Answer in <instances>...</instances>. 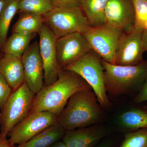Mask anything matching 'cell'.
I'll return each instance as SVG.
<instances>
[{
    "label": "cell",
    "mask_w": 147,
    "mask_h": 147,
    "mask_svg": "<svg viewBox=\"0 0 147 147\" xmlns=\"http://www.w3.org/2000/svg\"><path fill=\"white\" fill-rule=\"evenodd\" d=\"M92 90L78 74L61 69L57 79L52 85L44 86L36 94L30 114L48 111L59 117L71 96L77 92Z\"/></svg>",
    "instance_id": "cell-1"
},
{
    "label": "cell",
    "mask_w": 147,
    "mask_h": 147,
    "mask_svg": "<svg viewBox=\"0 0 147 147\" xmlns=\"http://www.w3.org/2000/svg\"><path fill=\"white\" fill-rule=\"evenodd\" d=\"M102 108L92 90L75 93L58 117V123L65 130H72L100 123L104 117Z\"/></svg>",
    "instance_id": "cell-2"
},
{
    "label": "cell",
    "mask_w": 147,
    "mask_h": 147,
    "mask_svg": "<svg viewBox=\"0 0 147 147\" xmlns=\"http://www.w3.org/2000/svg\"><path fill=\"white\" fill-rule=\"evenodd\" d=\"M104 87L112 96L129 94L140 90L147 76V61L136 65L119 66L102 59Z\"/></svg>",
    "instance_id": "cell-3"
},
{
    "label": "cell",
    "mask_w": 147,
    "mask_h": 147,
    "mask_svg": "<svg viewBox=\"0 0 147 147\" xmlns=\"http://www.w3.org/2000/svg\"><path fill=\"white\" fill-rule=\"evenodd\" d=\"M79 74L89 84L96 95L102 108H109L111 102L105 91L104 83V69L102 59L92 50L77 61L64 67Z\"/></svg>",
    "instance_id": "cell-4"
},
{
    "label": "cell",
    "mask_w": 147,
    "mask_h": 147,
    "mask_svg": "<svg viewBox=\"0 0 147 147\" xmlns=\"http://www.w3.org/2000/svg\"><path fill=\"white\" fill-rule=\"evenodd\" d=\"M36 94L24 82L12 91L0 113V134L7 137L9 132L30 114Z\"/></svg>",
    "instance_id": "cell-5"
},
{
    "label": "cell",
    "mask_w": 147,
    "mask_h": 147,
    "mask_svg": "<svg viewBox=\"0 0 147 147\" xmlns=\"http://www.w3.org/2000/svg\"><path fill=\"white\" fill-rule=\"evenodd\" d=\"M42 17L44 24L57 39L73 33H84L90 27L80 7H55Z\"/></svg>",
    "instance_id": "cell-6"
},
{
    "label": "cell",
    "mask_w": 147,
    "mask_h": 147,
    "mask_svg": "<svg viewBox=\"0 0 147 147\" xmlns=\"http://www.w3.org/2000/svg\"><path fill=\"white\" fill-rule=\"evenodd\" d=\"M124 32L107 24L89 27L83 33L93 51L102 60L115 65L116 53Z\"/></svg>",
    "instance_id": "cell-7"
},
{
    "label": "cell",
    "mask_w": 147,
    "mask_h": 147,
    "mask_svg": "<svg viewBox=\"0 0 147 147\" xmlns=\"http://www.w3.org/2000/svg\"><path fill=\"white\" fill-rule=\"evenodd\" d=\"M58 124V117L51 112L41 111L30 114L9 132V142L21 145L50 126Z\"/></svg>",
    "instance_id": "cell-8"
},
{
    "label": "cell",
    "mask_w": 147,
    "mask_h": 147,
    "mask_svg": "<svg viewBox=\"0 0 147 147\" xmlns=\"http://www.w3.org/2000/svg\"><path fill=\"white\" fill-rule=\"evenodd\" d=\"M58 65L61 69L77 61L92 50L84 35L75 32L56 40Z\"/></svg>",
    "instance_id": "cell-9"
},
{
    "label": "cell",
    "mask_w": 147,
    "mask_h": 147,
    "mask_svg": "<svg viewBox=\"0 0 147 147\" xmlns=\"http://www.w3.org/2000/svg\"><path fill=\"white\" fill-rule=\"evenodd\" d=\"M38 34L40 53L44 67V86L47 87L57 81L61 69L57 59V39L45 24Z\"/></svg>",
    "instance_id": "cell-10"
},
{
    "label": "cell",
    "mask_w": 147,
    "mask_h": 147,
    "mask_svg": "<svg viewBox=\"0 0 147 147\" xmlns=\"http://www.w3.org/2000/svg\"><path fill=\"white\" fill-rule=\"evenodd\" d=\"M21 59L25 82L31 91L36 94L44 87V67L37 41L29 45Z\"/></svg>",
    "instance_id": "cell-11"
},
{
    "label": "cell",
    "mask_w": 147,
    "mask_h": 147,
    "mask_svg": "<svg viewBox=\"0 0 147 147\" xmlns=\"http://www.w3.org/2000/svg\"><path fill=\"white\" fill-rule=\"evenodd\" d=\"M105 15L106 24L125 33L135 29V12L131 0H109Z\"/></svg>",
    "instance_id": "cell-12"
},
{
    "label": "cell",
    "mask_w": 147,
    "mask_h": 147,
    "mask_svg": "<svg viewBox=\"0 0 147 147\" xmlns=\"http://www.w3.org/2000/svg\"><path fill=\"white\" fill-rule=\"evenodd\" d=\"M144 30L135 29L121 38L115 59V65L119 66L136 65L144 61L142 33Z\"/></svg>",
    "instance_id": "cell-13"
},
{
    "label": "cell",
    "mask_w": 147,
    "mask_h": 147,
    "mask_svg": "<svg viewBox=\"0 0 147 147\" xmlns=\"http://www.w3.org/2000/svg\"><path fill=\"white\" fill-rule=\"evenodd\" d=\"M112 134L111 129L98 123L66 130L62 141L67 147H96L102 139Z\"/></svg>",
    "instance_id": "cell-14"
},
{
    "label": "cell",
    "mask_w": 147,
    "mask_h": 147,
    "mask_svg": "<svg viewBox=\"0 0 147 147\" xmlns=\"http://www.w3.org/2000/svg\"><path fill=\"white\" fill-rule=\"evenodd\" d=\"M116 123L122 133L147 128V106H132L122 111L116 117Z\"/></svg>",
    "instance_id": "cell-15"
},
{
    "label": "cell",
    "mask_w": 147,
    "mask_h": 147,
    "mask_svg": "<svg viewBox=\"0 0 147 147\" xmlns=\"http://www.w3.org/2000/svg\"><path fill=\"white\" fill-rule=\"evenodd\" d=\"M0 74L3 76L12 91L18 88L25 82L21 57L5 54L0 58Z\"/></svg>",
    "instance_id": "cell-16"
},
{
    "label": "cell",
    "mask_w": 147,
    "mask_h": 147,
    "mask_svg": "<svg viewBox=\"0 0 147 147\" xmlns=\"http://www.w3.org/2000/svg\"><path fill=\"white\" fill-rule=\"evenodd\" d=\"M109 0H81L80 8L90 27L106 24L105 12Z\"/></svg>",
    "instance_id": "cell-17"
},
{
    "label": "cell",
    "mask_w": 147,
    "mask_h": 147,
    "mask_svg": "<svg viewBox=\"0 0 147 147\" xmlns=\"http://www.w3.org/2000/svg\"><path fill=\"white\" fill-rule=\"evenodd\" d=\"M65 131L57 124L46 128L28 142L16 147H48L62 141Z\"/></svg>",
    "instance_id": "cell-18"
},
{
    "label": "cell",
    "mask_w": 147,
    "mask_h": 147,
    "mask_svg": "<svg viewBox=\"0 0 147 147\" xmlns=\"http://www.w3.org/2000/svg\"><path fill=\"white\" fill-rule=\"evenodd\" d=\"M36 35V34L12 33L7 39L1 50L5 54L21 57Z\"/></svg>",
    "instance_id": "cell-19"
},
{
    "label": "cell",
    "mask_w": 147,
    "mask_h": 147,
    "mask_svg": "<svg viewBox=\"0 0 147 147\" xmlns=\"http://www.w3.org/2000/svg\"><path fill=\"white\" fill-rule=\"evenodd\" d=\"M44 24L43 17L29 12H21L12 28V33L39 34Z\"/></svg>",
    "instance_id": "cell-20"
},
{
    "label": "cell",
    "mask_w": 147,
    "mask_h": 147,
    "mask_svg": "<svg viewBox=\"0 0 147 147\" xmlns=\"http://www.w3.org/2000/svg\"><path fill=\"white\" fill-rule=\"evenodd\" d=\"M21 0H5L0 14V50L7 39L11 21L18 12Z\"/></svg>",
    "instance_id": "cell-21"
},
{
    "label": "cell",
    "mask_w": 147,
    "mask_h": 147,
    "mask_svg": "<svg viewBox=\"0 0 147 147\" xmlns=\"http://www.w3.org/2000/svg\"><path fill=\"white\" fill-rule=\"evenodd\" d=\"M55 7L53 0H21L18 12L43 16Z\"/></svg>",
    "instance_id": "cell-22"
},
{
    "label": "cell",
    "mask_w": 147,
    "mask_h": 147,
    "mask_svg": "<svg viewBox=\"0 0 147 147\" xmlns=\"http://www.w3.org/2000/svg\"><path fill=\"white\" fill-rule=\"evenodd\" d=\"M118 147H147V128L124 133L123 140Z\"/></svg>",
    "instance_id": "cell-23"
},
{
    "label": "cell",
    "mask_w": 147,
    "mask_h": 147,
    "mask_svg": "<svg viewBox=\"0 0 147 147\" xmlns=\"http://www.w3.org/2000/svg\"><path fill=\"white\" fill-rule=\"evenodd\" d=\"M135 12V29L144 30L147 21V0H131Z\"/></svg>",
    "instance_id": "cell-24"
},
{
    "label": "cell",
    "mask_w": 147,
    "mask_h": 147,
    "mask_svg": "<svg viewBox=\"0 0 147 147\" xmlns=\"http://www.w3.org/2000/svg\"><path fill=\"white\" fill-rule=\"evenodd\" d=\"M12 90L5 79L0 74V109L1 110Z\"/></svg>",
    "instance_id": "cell-25"
},
{
    "label": "cell",
    "mask_w": 147,
    "mask_h": 147,
    "mask_svg": "<svg viewBox=\"0 0 147 147\" xmlns=\"http://www.w3.org/2000/svg\"><path fill=\"white\" fill-rule=\"evenodd\" d=\"M55 7L62 8L80 7L81 0H53Z\"/></svg>",
    "instance_id": "cell-26"
},
{
    "label": "cell",
    "mask_w": 147,
    "mask_h": 147,
    "mask_svg": "<svg viewBox=\"0 0 147 147\" xmlns=\"http://www.w3.org/2000/svg\"><path fill=\"white\" fill-rule=\"evenodd\" d=\"M147 101V76L144 84L140 90L138 92L133 101L136 104H139Z\"/></svg>",
    "instance_id": "cell-27"
},
{
    "label": "cell",
    "mask_w": 147,
    "mask_h": 147,
    "mask_svg": "<svg viewBox=\"0 0 147 147\" xmlns=\"http://www.w3.org/2000/svg\"><path fill=\"white\" fill-rule=\"evenodd\" d=\"M96 147H116V140L110 135L102 139Z\"/></svg>",
    "instance_id": "cell-28"
},
{
    "label": "cell",
    "mask_w": 147,
    "mask_h": 147,
    "mask_svg": "<svg viewBox=\"0 0 147 147\" xmlns=\"http://www.w3.org/2000/svg\"><path fill=\"white\" fill-rule=\"evenodd\" d=\"M0 147H16L15 145L10 143L6 137H4L0 134Z\"/></svg>",
    "instance_id": "cell-29"
},
{
    "label": "cell",
    "mask_w": 147,
    "mask_h": 147,
    "mask_svg": "<svg viewBox=\"0 0 147 147\" xmlns=\"http://www.w3.org/2000/svg\"><path fill=\"white\" fill-rule=\"evenodd\" d=\"M142 42L144 52L147 51V29H145L142 32Z\"/></svg>",
    "instance_id": "cell-30"
},
{
    "label": "cell",
    "mask_w": 147,
    "mask_h": 147,
    "mask_svg": "<svg viewBox=\"0 0 147 147\" xmlns=\"http://www.w3.org/2000/svg\"><path fill=\"white\" fill-rule=\"evenodd\" d=\"M48 147H67V146L63 141H61L57 142Z\"/></svg>",
    "instance_id": "cell-31"
},
{
    "label": "cell",
    "mask_w": 147,
    "mask_h": 147,
    "mask_svg": "<svg viewBox=\"0 0 147 147\" xmlns=\"http://www.w3.org/2000/svg\"><path fill=\"white\" fill-rule=\"evenodd\" d=\"M5 1V0H0V14H1V12L3 6Z\"/></svg>",
    "instance_id": "cell-32"
}]
</instances>
